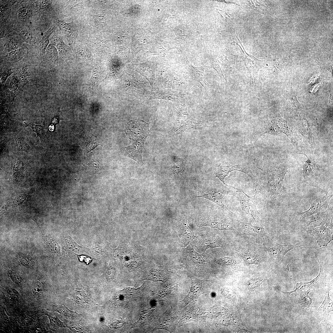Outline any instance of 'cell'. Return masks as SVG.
<instances>
[{
  "instance_id": "6da1fadb",
  "label": "cell",
  "mask_w": 333,
  "mask_h": 333,
  "mask_svg": "<svg viewBox=\"0 0 333 333\" xmlns=\"http://www.w3.org/2000/svg\"><path fill=\"white\" fill-rule=\"evenodd\" d=\"M288 168L280 165L270 167L262 175L257 177L253 184L256 190H259L272 202L278 201L285 192L284 177Z\"/></svg>"
},
{
  "instance_id": "7a4b0ae2",
  "label": "cell",
  "mask_w": 333,
  "mask_h": 333,
  "mask_svg": "<svg viewBox=\"0 0 333 333\" xmlns=\"http://www.w3.org/2000/svg\"><path fill=\"white\" fill-rule=\"evenodd\" d=\"M175 120L174 126L169 132L171 136L205 127V121L196 120L189 114L185 104L179 103L176 106Z\"/></svg>"
},
{
  "instance_id": "3957f363",
  "label": "cell",
  "mask_w": 333,
  "mask_h": 333,
  "mask_svg": "<svg viewBox=\"0 0 333 333\" xmlns=\"http://www.w3.org/2000/svg\"><path fill=\"white\" fill-rule=\"evenodd\" d=\"M229 195L235 197L239 201L242 210L251 216L257 224L263 226L265 223V219L257 209L255 195L249 196L242 189L234 187Z\"/></svg>"
},
{
  "instance_id": "277c9868",
  "label": "cell",
  "mask_w": 333,
  "mask_h": 333,
  "mask_svg": "<svg viewBox=\"0 0 333 333\" xmlns=\"http://www.w3.org/2000/svg\"><path fill=\"white\" fill-rule=\"evenodd\" d=\"M236 35V44L243 52L244 55L243 60L250 74V83L252 87L256 91L258 72L260 68L265 65V62L264 60H259L247 53L240 41L238 35Z\"/></svg>"
},
{
  "instance_id": "5b68a950",
  "label": "cell",
  "mask_w": 333,
  "mask_h": 333,
  "mask_svg": "<svg viewBox=\"0 0 333 333\" xmlns=\"http://www.w3.org/2000/svg\"><path fill=\"white\" fill-rule=\"evenodd\" d=\"M149 125L143 120H132L126 124L125 132L130 139L135 141L147 138L150 130Z\"/></svg>"
},
{
  "instance_id": "8992f818",
  "label": "cell",
  "mask_w": 333,
  "mask_h": 333,
  "mask_svg": "<svg viewBox=\"0 0 333 333\" xmlns=\"http://www.w3.org/2000/svg\"><path fill=\"white\" fill-rule=\"evenodd\" d=\"M282 133L285 134L293 144L295 143L290 127L286 121L281 119H273L265 124L260 136L265 134L277 135Z\"/></svg>"
},
{
  "instance_id": "52a82bcc",
  "label": "cell",
  "mask_w": 333,
  "mask_h": 333,
  "mask_svg": "<svg viewBox=\"0 0 333 333\" xmlns=\"http://www.w3.org/2000/svg\"><path fill=\"white\" fill-rule=\"evenodd\" d=\"M315 257L318 261L320 267L319 272L316 278L309 282L298 283L293 278L290 273V269H288V270L290 276L297 283L296 288L295 290L289 292L281 291L289 296L291 293H296L301 291L303 290H310L313 287H319L324 285L326 282V275L323 268V263L321 260L320 261L319 260L317 254H315Z\"/></svg>"
},
{
  "instance_id": "ba28073f",
  "label": "cell",
  "mask_w": 333,
  "mask_h": 333,
  "mask_svg": "<svg viewBox=\"0 0 333 333\" xmlns=\"http://www.w3.org/2000/svg\"><path fill=\"white\" fill-rule=\"evenodd\" d=\"M307 230L320 226L326 225L333 227L332 209L328 205L327 209L323 212H319L315 215L306 218Z\"/></svg>"
},
{
  "instance_id": "9c48e42d",
  "label": "cell",
  "mask_w": 333,
  "mask_h": 333,
  "mask_svg": "<svg viewBox=\"0 0 333 333\" xmlns=\"http://www.w3.org/2000/svg\"><path fill=\"white\" fill-rule=\"evenodd\" d=\"M22 88L21 82L12 76L8 80L1 91L2 102L13 104L14 100Z\"/></svg>"
},
{
  "instance_id": "30bf717a",
  "label": "cell",
  "mask_w": 333,
  "mask_h": 333,
  "mask_svg": "<svg viewBox=\"0 0 333 333\" xmlns=\"http://www.w3.org/2000/svg\"><path fill=\"white\" fill-rule=\"evenodd\" d=\"M234 171H240L247 174L250 177L252 181L254 178V174L246 165L239 164L232 165L228 162L220 164L217 169L215 174L216 177L222 183L224 184H226L224 182L225 178L230 172Z\"/></svg>"
},
{
  "instance_id": "8fae6325",
  "label": "cell",
  "mask_w": 333,
  "mask_h": 333,
  "mask_svg": "<svg viewBox=\"0 0 333 333\" xmlns=\"http://www.w3.org/2000/svg\"><path fill=\"white\" fill-rule=\"evenodd\" d=\"M307 232L315 238L320 247L327 245L333 240V227L320 226Z\"/></svg>"
},
{
  "instance_id": "7c38bea8",
  "label": "cell",
  "mask_w": 333,
  "mask_h": 333,
  "mask_svg": "<svg viewBox=\"0 0 333 333\" xmlns=\"http://www.w3.org/2000/svg\"><path fill=\"white\" fill-rule=\"evenodd\" d=\"M146 138L136 140L132 145L122 149L123 153L126 156L135 160L141 166L144 164L142 153Z\"/></svg>"
},
{
  "instance_id": "4fadbf2b",
  "label": "cell",
  "mask_w": 333,
  "mask_h": 333,
  "mask_svg": "<svg viewBox=\"0 0 333 333\" xmlns=\"http://www.w3.org/2000/svg\"><path fill=\"white\" fill-rule=\"evenodd\" d=\"M56 24L72 48V44L78 35L76 25L72 20L71 22L66 23L60 19L57 20Z\"/></svg>"
},
{
  "instance_id": "5bb4252c",
  "label": "cell",
  "mask_w": 333,
  "mask_h": 333,
  "mask_svg": "<svg viewBox=\"0 0 333 333\" xmlns=\"http://www.w3.org/2000/svg\"><path fill=\"white\" fill-rule=\"evenodd\" d=\"M324 196L314 200L311 204V206L307 210L302 212L297 213L298 217V220L310 216L319 212L321 208L325 205H327L329 201L333 196V195H328L327 194Z\"/></svg>"
},
{
  "instance_id": "9a60e30c",
  "label": "cell",
  "mask_w": 333,
  "mask_h": 333,
  "mask_svg": "<svg viewBox=\"0 0 333 333\" xmlns=\"http://www.w3.org/2000/svg\"><path fill=\"white\" fill-rule=\"evenodd\" d=\"M237 228L243 235H251L257 238L265 232L263 226H255L251 223L234 220V228Z\"/></svg>"
},
{
  "instance_id": "2e32d148",
  "label": "cell",
  "mask_w": 333,
  "mask_h": 333,
  "mask_svg": "<svg viewBox=\"0 0 333 333\" xmlns=\"http://www.w3.org/2000/svg\"><path fill=\"white\" fill-rule=\"evenodd\" d=\"M302 245L297 244H286L282 245L278 243L269 247L268 249L269 253L277 261H280L284 257L285 255L289 251Z\"/></svg>"
},
{
  "instance_id": "e0dca14e",
  "label": "cell",
  "mask_w": 333,
  "mask_h": 333,
  "mask_svg": "<svg viewBox=\"0 0 333 333\" xmlns=\"http://www.w3.org/2000/svg\"><path fill=\"white\" fill-rule=\"evenodd\" d=\"M14 139L16 148L18 151L32 154H35L38 151L37 147L27 138L21 135L16 134Z\"/></svg>"
},
{
  "instance_id": "ac0fdd59",
  "label": "cell",
  "mask_w": 333,
  "mask_h": 333,
  "mask_svg": "<svg viewBox=\"0 0 333 333\" xmlns=\"http://www.w3.org/2000/svg\"><path fill=\"white\" fill-rule=\"evenodd\" d=\"M180 237L183 243L186 245L195 237L193 231L187 223V217L183 218L179 226Z\"/></svg>"
},
{
  "instance_id": "d6986e66",
  "label": "cell",
  "mask_w": 333,
  "mask_h": 333,
  "mask_svg": "<svg viewBox=\"0 0 333 333\" xmlns=\"http://www.w3.org/2000/svg\"><path fill=\"white\" fill-rule=\"evenodd\" d=\"M101 72L99 67L95 66L92 70V75L88 82V87L85 94L91 95L97 89L99 84L101 82Z\"/></svg>"
},
{
  "instance_id": "ffe728a7",
  "label": "cell",
  "mask_w": 333,
  "mask_h": 333,
  "mask_svg": "<svg viewBox=\"0 0 333 333\" xmlns=\"http://www.w3.org/2000/svg\"><path fill=\"white\" fill-rule=\"evenodd\" d=\"M173 42L163 40L157 41L146 53L149 55H162L170 50L173 48Z\"/></svg>"
},
{
  "instance_id": "44dd1931",
  "label": "cell",
  "mask_w": 333,
  "mask_h": 333,
  "mask_svg": "<svg viewBox=\"0 0 333 333\" xmlns=\"http://www.w3.org/2000/svg\"><path fill=\"white\" fill-rule=\"evenodd\" d=\"M18 126V122L8 116L2 118L0 121L1 138L6 133L17 132Z\"/></svg>"
},
{
  "instance_id": "7402d4cb",
  "label": "cell",
  "mask_w": 333,
  "mask_h": 333,
  "mask_svg": "<svg viewBox=\"0 0 333 333\" xmlns=\"http://www.w3.org/2000/svg\"><path fill=\"white\" fill-rule=\"evenodd\" d=\"M297 129L298 131L307 140L310 144L314 142L312 133L313 128L311 125L306 120L302 119L297 125Z\"/></svg>"
},
{
  "instance_id": "603a6c76",
  "label": "cell",
  "mask_w": 333,
  "mask_h": 333,
  "mask_svg": "<svg viewBox=\"0 0 333 333\" xmlns=\"http://www.w3.org/2000/svg\"><path fill=\"white\" fill-rule=\"evenodd\" d=\"M15 73L19 78L22 88L31 82L32 76L27 65H23L17 68L15 71Z\"/></svg>"
},
{
  "instance_id": "cb8c5ba5",
  "label": "cell",
  "mask_w": 333,
  "mask_h": 333,
  "mask_svg": "<svg viewBox=\"0 0 333 333\" xmlns=\"http://www.w3.org/2000/svg\"><path fill=\"white\" fill-rule=\"evenodd\" d=\"M187 64L191 74L197 83L204 88L208 86V84L205 79L204 71L202 68L193 66L189 63L188 60Z\"/></svg>"
},
{
  "instance_id": "d4e9b609",
  "label": "cell",
  "mask_w": 333,
  "mask_h": 333,
  "mask_svg": "<svg viewBox=\"0 0 333 333\" xmlns=\"http://www.w3.org/2000/svg\"><path fill=\"white\" fill-rule=\"evenodd\" d=\"M51 44L57 49L60 57H66L71 50V47L66 45L61 38L53 36L50 39Z\"/></svg>"
},
{
  "instance_id": "484cf974",
  "label": "cell",
  "mask_w": 333,
  "mask_h": 333,
  "mask_svg": "<svg viewBox=\"0 0 333 333\" xmlns=\"http://www.w3.org/2000/svg\"><path fill=\"white\" fill-rule=\"evenodd\" d=\"M305 155L307 158V160L305 161L303 165L302 172L304 179H306L311 175L317 164V160L314 156L300 153Z\"/></svg>"
},
{
  "instance_id": "4316f807",
  "label": "cell",
  "mask_w": 333,
  "mask_h": 333,
  "mask_svg": "<svg viewBox=\"0 0 333 333\" xmlns=\"http://www.w3.org/2000/svg\"><path fill=\"white\" fill-rule=\"evenodd\" d=\"M236 253L247 265L257 264L259 262L257 256L252 252L247 250L240 249L236 251Z\"/></svg>"
},
{
  "instance_id": "83f0119b",
  "label": "cell",
  "mask_w": 333,
  "mask_h": 333,
  "mask_svg": "<svg viewBox=\"0 0 333 333\" xmlns=\"http://www.w3.org/2000/svg\"><path fill=\"white\" fill-rule=\"evenodd\" d=\"M45 248L47 252L52 255H55L60 251L59 247L55 240L50 235L47 234L44 237Z\"/></svg>"
},
{
  "instance_id": "f1b7e54d",
  "label": "cell",
  "mask_w": 333,
  "mask_h": 333,
  "mask_svg": "<svg viewBox=\"0 0 333 333\" xmlns=\"http://www.w3.org/2000/svg\"><path fill=\"white\" fill-rule=\"evenodd\" d=\"M197 245L198 248L204 252L209 248L221 247L220 244L218 241L209 237H206L200 240Z\"/></svg>"
},
{
  "instance_id": "f546056e",
  "label": "cell",
  "mask_w": 333,
  "mask_h": 333,
  "mask_svg": "<svg viewBox=\"0 0 333 333\" xmlns=\"http://www.w3.org/2000/svg\"><path fill=\"white\" fill-rule=\"evenodd\" d=\"M28 53L27 48H20L10 51L6 55L8 60L13 62L18 61L26 56Z\"/></svg>"
},
{
  "instance_id": "4dcf8cb0",
  "label": "cell",
  "mask_w": 333,
  "mask_h": 333,
  "mask_svg": "<svg viewBox=\"0 0 333 333\" xmlns=\"http://www.w3.org/2000/svg\"><path fill=\"white\" fill-rule=\"evenodd\" d=\"M23 124L25 128L27 127H30L33 131L35 132L37 136L42 140H44L45 138V130L46 126L43 122L40 125H37L32 122L27 123L25 121L23 122Z\"/></svg>"
},
{
  "instance_id": "1f68e13d",
  "label": "cell",
  "mask_w": 333,
  "mask_h": 333,
  "mask_svg": "<svg viewBox=\"0 0 333 333\" xmlns=\"http://www.w3.org/2000/svg\"><path fill=\"white\" fill-rule=\"evenodd\" d=\"M45 53L46 59L48 61L54 64L58 61V51L56 48L51 44L48 45Z\"/></svg>"
},
{
  "instance_id": "d6a6232c",
  "label": "cell",
  "mask_w": 333,
  "mask_h": 333,
  "mask_svg": "<svg viewBox=\"0 0 333 333\" xmlns=\"http://www.w3.org/2000/svg\"><path fill=\"white\" fill-rule=\"evenodd\" d=\"M213 65V68L217 72L221 79H223L227 83V78L230 71V67L228 65L219 64L217 63H215Z\"/></svg>"
},
{
  "instance_id": "836d02e7",
  "label": "cell",
  "mask_w": 333,
  "mask_h": 333,
  "mask_svg": "<svg viewBox=\"0 0 333 333\" xmlns=\"http://www.w3.org/2000/svg\"><path fill=\"white\" fill-rule=\"evenodd\" d=\"M185 255L187 258H189L195 262L202 264L204 262L202 256L196 253L193 248H187L185 252Z\"/></svg>"
},
{
  "instance_id": "e575fe53",
  "label": "cell",
  "mask_w": 333,
  "mask_h": 333,
  "mask_svg": "<svg viewBox=\"0 0 333 333\" xmlns=\"http://www.w3.org/2000/svg\"><path fill=\"white\" fill-rule=\"evenodd\" d=\"M329 290H328L326 292L324 300L319 309L323 312L329 313L333 311V302L329 296Z\"/></svg>"
},
{
  "instance_id": "d590c367",
  "label": "cell",
  "mask_w": 333,
  "mask_h": 333,
  "mask_svg": "<svg viewBox=\"0 0 333 333\" xmlns=\"http://www.w3.org/2000/svg\"><path fill=\"white\" fill-rule=\"evenodd\" d=\"M54 27H51L46 32H45L40 42L39 48L40 51L44 54L48 47L49 37L52 33Z\"/></svg>"
},
{
  "instance_id": "8d00e7d4",
  "label": "cell",
  "mask_w": 333,
  "mask_h": 333,
  "mask_svg": "<svg viewBox=\"0 0 333 333\" xmlns=\"http://www.w3.org/2000/svg\"><path fill=\"white\" fill-rule=\"evenodd\" d=\"M310 291H306L302 293L300 300L298 303L300 306L303 308H309L311 305L312 300L308 296V294Z\"/></svg>"
},
{
  "instance_id": "74e56055",
  "label": "cell",
  "mask_w": 333,
  "mask_h": 333,
  "mask_svg": "<svg viewBox=\"0 0 333 333\" xmlns=\"http://www.w3.org/2000/svg\"><path fill=\"white\" fill-rule=\"evenodd\" d=\"M5 51L6 53L16 50L20 47L18 42L16 39H12L10 40L4 45Z\"/></svg>"
},
{
  "instance_id": "f35d334b",
  "label": "cell",
  "mask_w": 333,
  "mask_h": 333,
  "mask_svg": "<svg viewBox=\"0 0 333 333\" xmlns=\"http://www.w3.org/2000/svg\"><path fill=\"white\" fill-rule=\"evenodd\" d=\"M184 163L183 160L181 158H178L175 161L173 166V173L175 176H177L182 171Z\"/></svg>"
},
{
  "instance_id": "ab89813d",
  "label": "cell",
  "mask_w": 333,
  "mask_h": 333,
  "mask_svg": "<svg viewBox=\"0 0 333 333\" xmlns=\"http://www.w3.org/2000/svg\"><path fill=\"white\" fill-rule=\"evenodd\" d=\"M20 35L24 41L31 44H33V36L31 32L23 30L21 32Z\"/></svg>"
},
{
  "instance_id": "60d3db41",
  "label": "cell",
  "mask_w": 333,
  "mask_h": 333,
  "mask_svg": "<svg viewBox=\"0 0 333 333\" xmlns=\"http://www.w3.org/2000/svg\"><path fill=\"white\" fill-rule=\"evenodd\" d=\"M13 104L2 102L0 104L1 115L14 112Z\"/></svg>"
},
{
  "instance_id": "b9f144b4",
  "label": "cell",
  "mask_w": 333,
  "mask_h": 333,
  "mask_svg": "<svg viewBox=\"0 0 333 333\" xmlns=\"http://www.w3.org/2000/svg\"><path fill=\"white\" fill-rule=\"evenodd\" d=\"M216 262L218 264L222 265H231L234 263V260L228 257L220 258L216 260Z\"/></svg>"
},
{
  "instance_id": "7bdbcfd3",
  "label": "cell",
  "mask_w": 333,
  "mask_h": 333,
  "mask_svg": "<svg viewBox=\"0 0 333 333\" xmlns=\"http://www.w3.org/2000/svg\"><path fill=\"white\" fill-rule=\"evenodd\" d=\"M264 280L262 278H254L250 280L248 282V286L249 289L253 290L259 286Z\"/></svg>"
},
{
  "instance_id": "ee69618b",
  "label": "cell",
  "mask_w": 333,
  "mask_h": 333,
  "mask_svg": "<svg viewBox=\"0 0 333 333\" xmlns=\"http://www.w3.org/2000/svg\"><path fill=\"white\" fill-rule=\"evenodd\" d=\"M11 69H6L1 71L0 73V81L2 84L4 83L7 78L13 73Z\"/></svg>"
},
{
  "instance_id": "f6af8a7d",
  "label": "cell",
  "mask_w": 333,
  "mask_h": 333,
  "mask_svg": "<svg viewBox=\"0 0 333 333\" xmlns=\"http://www.w3.org/2000/svg\"><path fill=\"white\" fill-rule=\"evenodd\" d=\"M43 290V286L39 282H35L32 288V292L34 294L38 295Z\"/></svg>"
},
{
  "instance_id": "bcb514c9",
  "label": "cell",
  "mask_w": 333,
  "mask_h": 333,
  "mask_svg": "<svg viewBox=\"0 0 333 333\" xmlns=\"http://www.w3.org/2000/svg\"><path fill=\"white\" fill-rule=\"evenodd\" d=\"M115 272L116 270L114 267H110L106 272V274L107 279L109 280L113 279L114 277Z\"/></svg>"
},
{
  "instance_id": "7dc6e473",
  "label": "cell",
  "mask_w": 333,
  "mask_h": 333,
  "mask_svg": "<svg viewBox=\"0 0 333 333\" xmlns=\"http://www.w3.org/2000/svg\"><path fill=\"white\" fill-rule=\"evenodd\" d=\"M21 263L24 265L28 266L31 264L32 261L30 257L27 256H23L20 259Z\"/></svg>"
},
{
  "instance_id": "c3c4849f",
  "label": "cell",
  "mask_w": 333,
  "mask_h": 333,
  "mask_svg": "<svg viewBox=\"0 0 333 333\" xmlns=\"http://www.w3.org/2000/svg\"><path fill=\"white\" fill-rule=\"evenodd\" d=\"M30 10L27 6H24L20 8L18 12V15L21 17H24L28 14Z\"/></svg>"
},
{
  "instance_id": "681fc988",
  "label": "cell",
  "mask_w": 333,
  "mask_h": 333,
  "mask_svg": "<svg viewBox=\"0 0 333 333\" xmlns=\"http://www.w3.org/2000/svg\"><path fill=\"white\" fill-rule=\"evenodd\" d=\"M7 292L8 294L12 297L17 298L18 296V293L15 289L11 288L8 289Z\"/></svg>"
},
{
  "instance_id": "f907efd6",
  "label": "cell",
  "mask_w": 333,
  "mask_h": 333,
  "mask_svg": "<svg viewBox=\"0 0 333 333\" xmlns=\"http://www.w3.org/2000/svg\"><path fill=\"white\" fill-rule=\"evenodd\" d=\"M99 162L97 160L93 161L91 162V166L93 169L97 170L99 168Z\"/></svg>"
},
{
  "instance_id": "816d5d0a",
  "label": "cell",
  "mask_w": 333,
  "mask_h": 333,
  "mask_svg": "<svg viewBox=\"0 0 333 333\" xmlns=\"http://www.w3.org/2000/svg\"><path fill=\"white\" fill-rule=\"evenodd\" d=\"M6 142L7 141L6 140L4 139L1 141L0 149L1 150V153H2L4 149L6 148L5 147H6Z\"/></svg>"
}]
</instances>
